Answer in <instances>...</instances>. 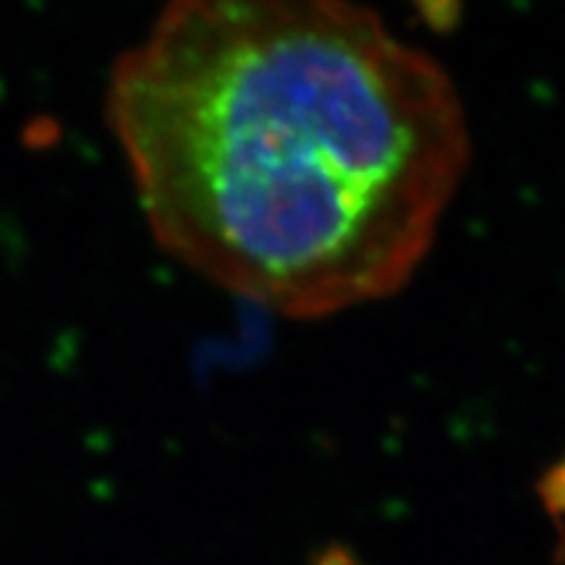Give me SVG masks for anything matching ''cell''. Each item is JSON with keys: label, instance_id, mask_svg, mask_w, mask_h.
<instances>
[{"label": "cell", "instance_id": "1", "mask_svg": "<svg viewBox=\"0 0 565 565\" xmlns=\"http://www.w3.org/2000/svg\"><path fill=\"white\" fill-rule=\"evenodd\" d=\"M105 116L162 252L291 320L398 294L471 160L448 71L328 0L168 6Z\"/></svg>", "mask_w": 565, "mask_h": 565}]
</instances>
